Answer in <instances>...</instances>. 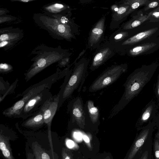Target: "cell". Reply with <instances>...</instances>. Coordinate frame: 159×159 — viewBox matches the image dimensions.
Returning <instances> with one entry per match:
<instances>
[{
    "label": "cell",
    "mask_w": 159,
    "mask_h": 159,
    "mask_svg": "<svg viewBox=\"0 0 159 159\" xmlns=\"http://www.w3.org/2000/svg\"><path fill=\"white\" fill-rule=\"evenodd\" d=\"M50 88L45 89L30 98L25 104L18 118L25 119L37 114L45 102L52 96Z\"/></svg>",
    "instance_id": "8992f818"
},
{
    "label": "cell",
    "mask_w": 159,
    "mask_h": 159,
    "mask_svg": "<svg viewBox=\"0 0 159 159\" xmlns=\"http://www.w3.org/2000/svg\"><path fill=\"white\" fill-rule=\"evenodd\" d=\"M61 74L57 72L48 77L27 89L22 94L23 97L12 106L4 110L2 114L11 118H18L27 102L32 98L45 89L50 88L53 83L61 78Z\"/></svg>",
    "instance_id": "7a4b0ae2"
},
{
    "label": "cell",
    "mask_w": 159,
    "mask_h": 159,
    "mask_svg": "<svg viewBox=\"0 0 159 159\" xmlns=\"http://www.w3.org/2000/svg\"><path fill=\"white\" fill-rule=\"evenodd\" d=\"M156 45L153 43H144L131 49L129 51V53L132 56L139 55L152 48Z\"/></svg>",
    "instance_id": "e0dca14e"
},
{
    "label": "cell",
    "mask_w": 159,
    "mask_h": 159,
    "mask_svg": "<svg viewBox=\"0 0 159 159\" xmlns=\"http://www.w3.org/2000/svg\"><path fill=\"white\" fill-rule=\"evenodd\" d=\"M118 9V8L117 7H116L115 8L114 10L115 11H117Z\"/></svg>",
    "instance_id": "60d3db41"
},
{
    "label": "cell",
    "mask_w": 159,
    "mask_h": 159,
    "mask_svg": "<svg viewBox=\"0 0 159 159\" xmlns=\"http://www.w3.org/2000/svg\"><path fill=\"white\" fill-rule=\"evenodd\" d=\"M158 66L155 63L143 65L135 70L127 78L123 86L124 92L118 103L113 107L109 118H112L137 96L150 81Z\"/></svg>",
    "instance_id": "6da1fadb"
},
{
    "label": "cell",
    "mask_w": 159,
    "mask_h": 159,
    "mask_svg": "<svg viewBox=\"0 0 159 159\" xmlns=\"http://www.w3.org/2000/svg\"><path fill=\"white\" fill-rule=\"evenodd\" d=\"M87 65L80 63L76 66L70 76H69L65 81L62 90L60 93L58 108L63 102L69 98L73 93L83 82L86 75Z\"/></svg>",
    "instance_id": "3957f363"
},
{
    "label": "cell",
    "mask_w": 159,
    "mask_h": 159,
    "mask_svg": "<svg viewBox=\"0 0 159 159\" xmlns=\"http://www.w3.org/2000/svg\"><path fill=\"white\" fill-rule=\"evenodd\" d=\"M44 123L43 113L40 109L36 114L30 117L23 123L24 126L29 128H37L40 127Z\"/></svg>",
    "instance_id": "9a60e30c"
},
{
    "label": "cell",
    "mask_w": 159,
    "mask_h": 159,
    "mask_svg": "<svg viewBox=\"0 0 159 159\" xmlns=\"http://www.w3.org/2000/svg\"><path fill=\"white\" fill-rule=\"evenodd\" d=\"M1 151L3 156L6 159H15L13 156L10 145Z\"/></svg>",
    "instance_id": "cb8c5ba5"
},
{
    "label": "cell",
    "mask_w": 159,
    "mask_h": 159,
    "mask_svg": "<svg viewBox=\"0 0 159 159\" xmlns=\"http://www.w3.org/2000/svg\"><path fill=\"white\" fill-rule=\"evenodd\" d=\"M71 121L75 123L81 128L86 125L84 103L80 97L78 96L71 102L69 105Z\"/></svg>",
    "instance_id": "9c48e42d"
},
{
    "label": "cell",
    "mask_w": 159,
    "mask_h": 159,
    "mask_svg": "<svg viewBox=\"0 0 159 159\" xmlns=\"http://www.w3.org/2000/svg\"><path fill=\"white\" fill-rule=\"evenodd\" d=\"M152 11H159V7H158L157 8H155L154 9H153Z\"/></svg>",
    "instance_id": "f35d334b"
},
{
    "label": "cell",
    "mask_w": 159,
    "mask_h": 159,
    "mask_svg": "<svg viewBox=\"0 0 159 159\" xmlns=\"http://www.w3.org/2000/svg\"><path fill=\"white\" fill-rule=\"evenodd\" d=\"M130 7L129 5L126 7H121L118 8L117 11V13L119 14H121L125 13L127 10V9Z\"/></svg>",
    "instance_id": "d6a6232c"
},
{
    "label": "cell",
    "mask_w": 159,
    "mask_h": 159,
    "mask_svg": "<svg viewBox=\"0 0 159 159\" xmlns=\"http://www.w3.org/2000/svg\"><path fill=\"white\" fill-rule=\"evenodd\" d=\"M17 80L13 84H12L10 86V88L8 89L7 90L6 93L4 94L3 96H2V97H1L0 102H1L3 99L6 96L7 94L10 93V92L11 91V90H13V89L14 90L15 89V86H16L17 82L18 81Z\"/></svg>",
    "instance_id": "f546056e"
},
{
    "label": "cell",
    "mask_w": 159,
    "mask_h": 159,
    "mask_svg": "<svg viewBox=\"0 0 159 159\" xmlns=\"http://www.w3.org/2000/svg\"><path fill=\"white\" fill-rule=\"evenodd\" d=\"M32 148L35 159H42L34 142L32 144Z\"/></svg>",
    "instance_id": "4dcf8cb0"
},
{
    "label": "cell",
    "mask_w": 159,
    "mask_h": 159,
    "mask_svg": "<svg viewBox=\"0 0 159 159\" xmlns=\"http://www.w3.org/2000/svg\"><path fill=\"white\" fill-rule=\"evenodd\" d=\"M150 16L148 14L143 15L142 13L140 14L135 16L127 24L126 28L130 29L137 27L149 19Z\"/></svg>",
    "instance_id": "ac0fdd59"
},
{
    "label": "cell",
    "mask_w": 159,
    "mask_h": 159,
    "mask_svg": "<svg viewBox=\"0 0 159 159\" xmlns=\"http://www.w3.org/2000/svg\"><path fill=\"white\" fill-rule=\"evenodd\" d=\"M155 121L156 122V126L157 128L158 129L157 131L159 133V114H157L155 118Z\"/></svg>",
    "instance_id": "e575fe53"
},
{
    "label": "cell",
    "mask_w": 159,
    "mask_h": 159,
    "mask_svg": "<svg viewBox=\"0 0 159 159\" xmlns=\"http://www.w3.org/2000/svg\"><path fill=\"white\" fill-rule=\"evenodd\" d=\"M72 154L70 150L63 148L61 151L62 159H72Z\"/></svg>",
    "instance_id": "484cf974"
},
{
    "label": "cell",
    "mask_w": 159,
    "mask_h": 159,
    "mask_svg": "<svg viewBox=\"0 0 159 159\" xmlns=\"http://www.w3.org/2000/svg\"><path fill=\"white\" fill-rule=\"evenodd\" d=\"M0 36V47H7L12 43H15L19 40L21 38L20 33L17 32H10L6 30H2Z\"/></svg>",
    "instance_id": "4fadbf2b"
},
{
    "label": "cell",
    "mask_w": 159,
    "mask_h": 159,
    "mask_svg": "<svg viewBox=\"0 0 159 159\" xmlns=\"http://www.w3.org/2000/svg\"><path fill=\"white\" fill-rule=\"evenodd\" d=\"M92 32L93 35L100 36L103 33V30L100 28L96 27L93 29Z\"/></svg>",
    "instance_id": "1f68e13d"
},
{
    "label": "cell",
    "mask_w": 159,
    "mask_h": 159,
    "mask_svg": "<svg viewBox=\"0 0 159 159\" xmlns=\"http://www.w3.org/2000/svg\"><path fill=\"white\" fill-rule=\"evenodd\" d=\"M155 119L143 127L137 133L132 146L124 159H133L144 144L150 139L156 127Z\"/></svg>",
    "instance_id": "5b68a950"
},
{
    "label": "cell",
    "mask_w": 159,
    "mask_h": 159,
    "mask_svg": "<svg viewBox=\"0 0 159 159\" xmlns=\"http://www.w3.org/2000/svg\"><path fill=\"white\" fill-rule=\"evenodd\" d=\"M84 109L86 122L89 120L93 124L99 123V110L95 106L92 100H89L86 102L84 105Z\"/></svg>",
    "instance_id": "7c38bea8"
},
{
    "label": "cell",
    "mask_w": 159,
    "mask_h": 159,
    "mask_svg": "<svg viewBox=\"0 0 159 159\" xmlns=\"http://www.w3.org/2000/svg\"><path fill=\"white\" fill-rule=\"evenodd\" d=\"M148 0H133L128 1L127 3L129 5L130 8L127 13L129 14L144 5L147 4L149 2Z\"/></svg>",
    "instance_id": "ffe728a7"
},
{
    "label": "cell",
    "mask_w": 159,
    "mask_h": 159,
    "mask_svg": "<svg viewBox=\"0 0 159 159\" xmlns=\"http://www.w3.org/2000/svg\"><path fill=\"white\" fill-rule=\"evenodd\" d=\"M9 139L4 135L1 130L0 134V149L1 151L5 149L10 145Z\"/></svg>",
    "instance_id": "7402d4cb"
},
{
    "label": "cell",
    "mask_w": 159,
    "mask_h": 159,
    "mask_svg": "<svg viewBox=\"0 0 159 159\" xmlns=\"http://www.w3.org/2000/svg\"><path fill=\"white\" fill-rule=\"evenodd\" d=\"M159 7V0L150 1L146 5L144 8V11H148L151 9Z\"/></svg>",
    "instance_id": "d4e9b609"
},
{
    "label": "cell",
    "mask_w": 159,
    "mask_h": 159,
    "mask_svg": "<svg viewBox=\"0 0 159 159\" xmlns=\"http://www.w3.org/2000/svg\"><path fill=\"white\" fill-rule=\"evenodd\" d=\"M57 52H48L40 56L35 60L29 69L25 74L26 82L52 63L61 59V55Z\"/></svg>",
    "instance_id": "52a82bcc"
},
{
    "label": "cell",
    "mask_w": 159,
    "mask_h": 159,
    "mask_svg": "<svg viewBox=\"0 0 159 159\" xmlns=\"http://www.w3.org/2000/svg\"><path fill=\"white\" fill-rule=\"evenodd\" d=\"M44 8L47 12L52 13L51 15H57L65 9V6L62 4L55 3L46 6Z\"/></svg>",
    "instance_id": "d6986e66"
},
{
    "label": "cell",
    "mask_w": 159,
    "mask_h": 159,
    "mask_svg": "<svg viewBox=\"0 0 159 159\" xmlns=\"http://www.w3.org/2000/svg\"><path fill=\"white\" fill-rule=\"evenodd\" d=\"M157 30V28H153L139 33L125 40L123 43V44L130 45L136 43L150 37Z\"/></svg>",
    "instance_id": "5bb4252c"
},
{
    "label": "cell",
    "mask_w": 159,
    "mask_h": 159,
    "mask_svg": "<svg viewBox=\"0 0 159 159\" xmlns=\"http://www.w3.org/2000/svg\"><path fill=\"white\" fill-rule=\"evenodd\" d=\"M34 0H13V1H19V2H31V1H34Z\"/></svg>",
    "instance_id": "74e56055"
},
{
    "label": "cell",
    "mask_w": 159,
    "mask_h": 159,
    "mask_svg": "<svg viewBox=\"0 0 159 159\" xmlns=\"http://www.w3.org/2000/svg\"><path fill=\"white\" fill-rule=\"evenodd\" d=\"M66 143L67 146L69 148H71L72 147L73 144H74L73 142L70 140H68L67 141Z\"/></svg>",
    "instance_id": "8d00e7d4"
},
{
    "label": "cell",
    "mask_w": 159,
    "mask_h": 159,
    "mask_svg": "<svg viewBox=\"0 0 159 159\" xmlns=\"http://www.w3.org/2000/svg\"><path fill=\"white\" fill-rule=\"evenodd\" d=\"M34 156V153L32 154L31 152H28L27 156V159H35Z\"/></svg>",
    "instance_id": "d590c367"
},
{
    "label": "cell",
    "mask_w": 159,
    "mask_h": 159,
    "mask_svg": "<svg viewBox=\"0 0 159 159\" xmlns=\"http://www.w3.org/2000/svg\"><path fill=\"white\" fill-rule=\"evenodd\" d=\"M154 92L157 102L158 104H159V73L158 75L157 82L155 85Z\"/></svg>",
    "instance_id": "f1b7e54d"
},
{
    "label": "cell",
    "mask_w": 159,
    "mask_h": 159,
    "mask_svg": "<svg viewBox=\"0 0 159 159\" xmlns=\"http://www.w3.org/2000/svg\"><path fill=\"white\" fill-rule=\"evenodd\" d=\"M42 159H51L50 156L36 142H34Z\"/></svg>",
    "instance_id": "603a6c76"
},
{
    "label": "cell",
    "mask_w": 159,
    "mask_h": 159,
    "mask_svg": "<svg viewBox=\"0 0 159 159\" xmlns=\"http://www.w3.org/2000/svg\"><path fill=\"white\" fill-rule=\"evenodd\" d=\"M150 16V22H156L159 20V11H152L148 14Z\"/></svg>",
    "instance_id": "4316f807"
},
{
    "label": "cell",
    "mask_w": 159,
    "mask_h": 159,
    "mask_svg": "<svg viewBox=\"0 0 159 159\" xmlns=\"http://www.w3.org/2000/svg\"><path fill=\"white\" fill-rule=\"evenodd\" d=\"M12 69V67L10 65L5 63H1L0 64V71L1 72H9Z\"/></svg>",
    "instance_id": "83f0119b"
},
{
    "label": "cell",
    "mask_w": 159,
    "mask_h": 159,
    "mask_svg": "<svg viewBox=\"0 0 159 159\" xmlns=\"http://www.w3.org/2000/svg\"><path fill=\"white\" fill-rule=\"evenodd\" d=\"M104 159H111L110 157L109 156H107Z\"/></svg>",
    "instance_id": "ab89813d"
},
{
    "label": "cell",
    "mask_w": 159,
    "mask_h": 159,
    "mask_svg": "<svg viewBox=\"0 0 159 159\" xmlns=\"http://www.w3.org/2000/svg\"><path fill=\"white\" fill-rule=\"evenodd\" d=\"M52 17L42 15L40 16L39 21H37L38 24L42 28L49 31L55 35L63 36L66 32V27L65 25L66 21L59 15H52Z\"/></svg>",
    "instance_id": "ba28073f"
},
{
    "label": "cell",
    "mask_w": 159,
    "mask_h": 159,
    "mask_svg": "<svg viewBox=\"0 0 159 159\" xmlns=\"http://www.w3.org/2000/svg\"><path fill=\"white\" fill-rule=\"evenodd\" d=\"M60 93L52 96L48 99L42 106L40 110L43 113L44 123L49 129L53 117L58 108Z\"/></svg>",
    "instance_id": "30bf717a"
},
{
    "label": "cell",
    "mask_w": 159,
    "mask_h": 159,
    "mask_svg": "<svg viewBox=\"0 0 159 159\" xmlns=\"http://www.w3.org/2000/svg\"><path fill=\"white\" fill-rule=\"evenodd\" d=\"M158 106L156 101L152 99L144 107L136 124L138 130L145 125L154 120L157 115Z\"/></svg>",
    "instance_id": "8fae6325"
},
{
    "label": "cell",
    "mask_w": 159,
    "mask_h": 159,
    "mask_svg": "<svg viewBox=\"0 0 159 159\" xmlns=\"http://www.w3.org/2000/svg\"><path fill=\"white\" fill-rule=\"evenodd\" d=\"M126 35H127V33H124L123 34L119 33L116 35L115 36L114 38L115 39L117 40L120 39Z\"/></svg>",
    "instance_id": "836d02e7"
},
{
    "label": "cell",
    "mask_w": 159,
    "mask_h": 159,
    "mask_svg": "<svg viewBox=\"0 0 159 159\" xmlns=\"http://www.w3.org/2000/svg\"><path fill=\"white\" fill-rule=\"evenodd\" d=\"M127 69V66L125 65L114 67L104 71L90 85L89 91H97L113 83L125 72Z\"/></svg>",
    "instance_id": "277c9868"
},
{
    "label": "cell",
    "mask_w": 159,
    "mask_h": 159,
    "mask_svg": "<svg viewBox=\"0 0 159 159\" xmlns=\"http://www.w3.org/2000/svg\"><path fill=\"white\" fill-rule=\"evenodd\" d=\"M153 152L155 159H159V133L155 134L153 142Z\"/></svg>",
    "instance_id": "44dd1931"
},
{
    "label": "cell",
    "mask_w": 159,
    "mask_h": 159,
    "mask_svg": "<svg viewBox=\"0 0 159 159\" xmlns=\"http://www.w3.org/2000/svg\"><path fill=\"white\" fill-rule=\"evenodd\" d=\"M152 142L151 138L142 147L133 159H151Z\"/></svg>",
    "instance_id": "2e32d148"
}]
</instances>
